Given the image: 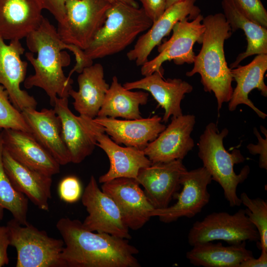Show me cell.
<instances>
[{
	"mask_svg": "<svg viewBox=\"0 0 267 267\" xmlns=\"http://www.w3.org/2000/svg\"><path fill=\"white\" fill-rule=\"evenodd\" d=\"M26 40L31 52H27L25 56L35 73L26 78L24 87L43 89L53 106L58 97L69 96L73 83L72 74L75 72L80 73L85 67L91 65L93 61L86 57L82 49L64 43L57 29L44 17Z\"/></svg>",
	"mask_w": 267,
	"mask_h": 267,
	"instance_id": "obj_1",
	"label": "cell"
},
{
	"mask_svg": "<svg viewBox=\"0 0 267 267\" xmlns=\"http://www.w3.org/2000/svg\"><path fill=\"white\" fill-rule=\"evenodd\" d=\"M64 247L65 267H139L138 249L127 239L94 232L78 220L60 219L56 224Z\"/></svg>",
	"mask_w": 267,
	"mask_h": 267,
	"instance_id": "obj_2",
	"label": "cell"
},
{
	"mask_svg": "<svg viewBox=\"0 0 267 267\" xmlns=\"http://www.w3.org/2000/svg\"><path fill=\"white\" fill-rule=\"evenodd\" d=\"M205 26L202 47L194 60V66L186 76L196 73L206 92H213L217 99L218 110L231 98L233 81L231 69L228 67L224 51V41L232 34L231 28L223 13L210 14L203 17Z\"/></svg>",
	"mask_w": 267,
	"mask_h": 267,
	"instance_id": "obj_3",
	"label": "cell"
},
{
	"mask_svg": "<svg viewBox=\"0 0 267 267\" xmlns=\"http://www.w3.org/2000/svg\"><path fill=\"white\" fill-rule=\"evenodd\" d=\"M228 134L227 129L219 132L215 123H209L200 136L198 155L212 180L222 187L229 206H240L241 201L237 196V188L247 178L250 169L246 165L239 174L234 172V165L243 162L245 158L239 149H235L231 153L225 149L223 140Z\"/></svg>",
	"mask_w": 267,
	"mask_h": 267,
	"instance_id": "obj_4",
	"label": "cell"
},
{
	"mask_svg": "<svg viewBox=\"0 0 267 267\" xmlns=\"http://www.w3.org/2000/svg\"><path fill=\"white\" fill-rule=\"evenodd\" d=\"M152 23L142 8L122 3L112 4L107 11L103 25L84 50L85 54L93 61L118 53Z\"/></svg>",
	"mask_w": 267,
	"mask_h": 267,
	"instance_id": "obj_5",
	"label": "cell"
},
{
	"mask_svg": "<svg viewBox=\"0 0 267 267\" xmlns=\"http://www.w3.org/2000/svg\"><path fill=\"white\" fill-rule=\"evenodd\" d=\"M6 226L10 245L17 252L16 267H65L63 240L51 237L30 223L22 225L14 219Z\"/></svg>",
	"mask_w": 267,
	"mask_h": 267,
	"instance_id": "obj_6",
	"label": "cell"
},
{
	"mask_svg": "<svg viewBox=\"0 0 267 267\" xmlns=\"http://www.w3.org/2000/svg\"><path fill=\"white\" fill-rule=\"evenodd\" d=\"M111 5L103 0H67L65 18L56 29L61 40L87 49L103 25Z\"/></svg>",
	"mask_w": 267,
	"mask_h": 267,
	"instance_id": "obj_7",
	"label": "cell"
},
{
	"mask_svg": "<svg viewBox=\"0 0 267 267\" xmlns=\"http://www.w3.org/2000/svg\"><path fill=\"white\" fill-rule=\"evenodd\" d=\"M258 231L240 209L233 214L225 212H213L202 220L194 222L188 234L190 245L214 240H222L229 244L243 241H259Z\"/></svg>",
	"mask_w": 267,
	"mask_h": 267,
	"instance_id": "obj_8",
	"label": "cell"
},
{
	"mask_svg": "<svg viewBox=\"0 0 267 267\" xmlns=\"http://www.w3.org/2000/svg\"><path fill=\"white\" fill-rule=\"evenodd\" d=\"M203 19L200 14L192 21L185 19L178 22L172 29L171 37L158 45V55L141 66V75L146 76L155 71L164 72L162 64L167 61L173 60L177 65L193 63L195 57L193 45L195 43L202 44L205 31Z\"/></svg>",
	"mask_w": 267,
	"mask_h": 267,
	"instance_id": "obj_9",
	"label": "cell"
},
{
	"mask_svg": "<svg viewBox=\"0 0 267 267\" xmlns=\"http://www.w3.org/2000/svg\"><path fill=\"white\" fill-rule=\"evenodd\" d=\"M212 180L211 175L203 167L186 170L181 178L182 190L175 197L177 202L164 209H154L151 217H158L165 223L175 222L182 217L193 218L209 202L210 194L207 187Z\"/></svg>",
	"mask_w": 267,
	"mask_h": 267,
	"instance_id": "obj_10",
	"label": "cell"
},
{
	"mask_svg": "<svg viewBox=\"0 0 267 267\" xmlns=\"http://www.w3.org/2000/svg\"><path fill=\"white\" fill-rule=\"evenodd\" d=\"M88 215L82 222L87 229L129 239V228L124 222L114 201L98 186L91 176L82 195Z\"/></svg>",
	"mask_w": 267,
	"mask_h": 267,
	"instance_id": "obj_11",
	"label": "cell"
},
{
	"mask_svg": "<svg viewBox=\"0 0 267 267\" xmlns=\"http://www.w3.org/2000/svg\"><path fill=\"white\" fill-rule=\"evenodd\" d=\"M53 107L61 121L63 138L71 162L80 163L93 151L96 135L103 128L94 119L74 115L69 108L68 98L58 97Z\"/></svg>",
	"mask_w": 267,
	"mask_h": 267,
	"instance_id": "obj_12",
	"label": "cell"
},
{
	"mask_svg": "<svg viewBox=\"0 0 267 267\" xmlns=\"http://www.w3.org/2000/svg\"><path fill=\"white\" fill-rule=\"evenodd\" d=\"M186 170L181 160L152 163L141 169L135 179L154 208L164 209L180 189L181 178Z\"/></svg>",
	"mask_w": 267,
	"mask_h": 267,
	"instance_id": "obj_13",
	"label": "cell"
},
{
	"mask_svg": "<svg viewBox=\"0 0 267 267\" xmlns=\"http://www.w3.org/2000/svg\"><path fill=\"white\" fill-rule=\"evenodd\" d=\"M195 124L193 115L172 117L171 122L143 150L152 163L181 160L194 146L191 134Z\"/></svg>",
	"mask_w": 267,
	"mask_h": 267,
	"instance_id": "obj_14",
	"label": "cell"
},
{
	"mask_svg": "<svg viewBox=\"0 0 267 267\" xmlns=\"http://www.w3.org/2000/svg\"><path fill=\"white\" fill-rule=\"evenodd\" d=\"M101 190L114 201L129 229L141 228L151 218L154 208L135 179L115 178L103 183Z\"/></svg>",
	"mask_w": 267,
	"mask_h": 267,
	"instance_id": "obj_15",
	"label": "cell"
},
{
	"mask_svg": "<svg viewBox=\"0 0 267 267\" xmlns=\"http://www.w3.org/2000/svg\"><path fill=\"white\" fill-rule=\"evenodd\" d=\"M196 0H184L166 8L145 33L138 38L134 47L127 52L128 59L134 61L137 66H141L148 61L152 50L170 34L178 22L185 19L193 20L200 14V8L195 4Z\"/></svg>",
	"mask_w": 267,
	"mask_h": 267,
	"instance_id": "obj_16",
	"label": "cell"
},
{
	"mask_svg": "<svg viewBox=\"0 0 267 267\" xmlns=\"http://www.w3.org/2000/svg\"><path fill=\"white\" fill-rule=\"evenodd\" d=\"M0 36V85L8 93L10 101L19 111L36 109L37 102L26 91L20 88L24 82L28 63L21 59L25 48L20 41L12 40L6 44Z\"/></svg>",
	"mask_w": 267,
	"mask_h": 267,
	"instance_id": "obj_17",
	"label": "cell"
},
{
	"mask_svg": "<svg viewBox=\"0 0 267 267\" xmlns=\"http://www.w3.org/2000/svg\"><path fill=\"white\" fill-rule=\"evenodd\" d=\"M2 130L0 134L3 148L15 160L49 176L60 172V165L31 133L10 129Z\"/></svg>",
	"mask_w": 267,
	"mask_h": 267,
	"instance_id": "obj_18",
	"label": "cell"
},
{
	"mask_svg": "<svg viewBox=\"0 0 267 267\" xmlns=\"http://www.w3.org/2000/svg\"><path fill=\"white\" fill-rule=\"evenodd\" d=\"M163 73L155 71L140 80L126 82L123 86L129 90L139 89L149 92L158 105L164 109L162 122L167 123L171 116L176 118L183 115L181 100L186 93L192 91L193 87L181 79L165 80Z\"/></svg>",
	"mask_w": 267,
	"mask_h": 267,
	"instance_id": "obj_19",
	"label": "cell"
},
{
	"mask_svg": "<svg viewBox=\"0 0 267 267\" xmlns=\"http://www.w3.org/2000/svg\"><path fill=\"white\" fill-rule=\"evenodd\" d=\"M94 121L116 143L143 150L166 128L158 115L147 118L121 120L96 117Z\"/></svg>",
	"mask_w": 267,
	"mask_h": 267,
	"instance_id": "obj_20",
	"label": "cell"
},
{
	"mask_svg": "<svg viewBox=\"0 0 267 267\" xmlns=\"http://www.w3.org/2000/svg\"><path fill=\"white\" fill-rule=\"evenodd\" d=\"M43 9L38 0H0V36L10 41L26 38L40 25Z\"/></svg>",
	"mask_w": 267,
	"mask_h": 267,
	"instance_id": "obj_21",
	"label": "cell"
},
{
	"mask_svg": "<svg viewBox=\"0 0 267 267\" xmlns=\"http://www.w3.org/2000/svg\"><path fill=\"white\" fill-rule=\"evenodd\" d=\"M31 134L61 165L71 162L64 141L60 120L53 109L40 111L28 108L22 111Z\"/></svg>",
	"mask_w": 267,
	"mask_h": 267,
	"instance_id": "obj_22",
	"label": "cell"
},
{
	"mask_svg": "<svg viewBox=\"0 0 267 267\" xmlns=\"http://www.w3.org/2000/svg\"><path fill=\"white\" fill-rule=\"evenodd\" d=\"M2 158L4 171L15 189L40 209L48 211L52 177L20 163L3 148Z\"/></svg>",
	"mask_w": 267,
	"mask_h": 267,
	"instance_id": "obj_23",
	"label": "cell"
},
{
	"mask_svg": "<svg viewBox=\"0 0 267 267\" xmlns=\"http://www.w3.org/2000/svg\"><path fill=\"white\" fill-rule=\"evenodd\" d=\"M96 139V145L105 152L110 162L108 171L99 178L100 183L119 178L136 179L141 169L152 164L143 150L119 145L104 132L103 129L97 133Z\"/></svg>",
	"mask_w": 267,
	"mask_h": 267,
	"instance_id": "obj_24",
	"label": "cell"
},
{
	"mask_svg": "<svg viewBox=\"0 0 267 267\" xmlns=\"http://www.w3.org/2000/svg\"><path fill=\"white\" fill-rule=\"evenodd\" d=\"M267 70V54H258L249 64L238 65L231 69L232 78L236 82L228 103V110L234 111L240 104H245L254 110L262 119L267 115L256 107L249 98V94L255 89L261 94L267 96V87L264 82V75Z\"/></svg>",
	"mask_w": 267,
	"mask_h": 267,
	"instance_id": "obj_25",
	"label": "cell"
},
{
	"mask_svg": "<svg viewBox=\"0 0 267 267\" xmlns=\"http://www.w3.org/2000/svg\"><path fill=\"white\" fill-rule=\"evenodd\" d=\"M78 91L71 89L75 110L80 115L94 119L103 102L109 85L104 78V69L100 63L85 67L77 78Z\"/></svg>",
	"mask_w": 267,
	"mask_h": 267,
	"instance_id": "obj_26",
	"label": "cell"
},
{
	"mask_svg": "<svg viewBox=\"0 0 267 267\" xmlns=\"http://www.w3.org/2000/svg\"><path fill=\"white\" fill-rule=\"evenodd\" d=\"M186 253V258L194 266L204 267H239L245 260L253 257L246 248V241L223 246L221 242L199 243Z\"/></svg>",
	"mask_w": 267,
	"mask_h": 267,
	"instance_id": "obj_27",
	"label": "cell"
},
{
	"mask_svg": "<svg viewBox=\"0 0 267 267\" xmlns=\"http://www.w3.org/2000/svg\"><path fill=\"white\" fill-rule=\"evenodd\" d=\"M148 95L146 92L126 89L114 76L97 117L140 119L139 106L147 103Z\"/></svg>",
	"mask_w": 267,
	"mask_h": 267,
	"instance_id": "obj_28",
	"label": "cell"
},
{
	"mask_svg": "<svg viewBox=\"0 0 267 267\" xmlns=\"http://www.w3.org/2000/svg\"><path fill=\"white\" fill-rule=\"evenodd\" d=\"M222 6L226 21L232 32L240 29L246 36L247 47L246 51L239 54L230 69L236 67L248 56L267 54V29L253 22L245 16L235 6L233 0H222Z\"/></svg>",
	"mask_w": 267,
	"mask_h": 267,
	"instance_id": "obj_29",
	"label": "cell"
},
{
	"mask_svg": "<svg viewBox=\"0 0 267 267\" xmlns=\"http://www.w3.org/2000/svg\"><path fill=\"white\" fill-rule=\"evenodd\" d=\"M3 145L0 134V208L9 211L13 219L26 225L28 199L12 185L4 171L2 163Z\"/></svg>",
	"mask_w": 267,
	"mask_h": 267,
	"instance_id": "obj_30",
	"label": "cell"
},
{
	"mask_svg": "<svg viewBox=\"0 0 267 267\" xmlns=\"http://www.w3.org/2000/svg\"><path fill=\"white\" fill-rule=\"evenodd\" d=\"M239 198L246 207V215L258 231L260 239L257 245L261 250L267 251V201L259 197L251 198L245 192L241 193Z\"/></svg>",
	"mask_w": 267,
	"mask_h": 267,
	"instance_id": "obj_31",
	"label": "cell"
},
{
	"mask_svg": "<svg viewBox=\"0 0 267 267\" xmlns=\"http://www.w3.org/2000/svg\"><path fill=\"white\" fill-rule=\"evenodd\" d=\"M0 129L20 130L31 133L22 112L13 105L8 92L0 85Z\"/></svg>",
	"mask_w": 267,
	"mask_h": 267,
	"instance_id": "obj_32",
	"label": "cell"
},
{
	"mask_svg": "<svg viewBox=\"0 0 267 267\" xmlns=\"http://www.w3.org/2000/svg\"><path fill=\"white\" fill-rule=\"evenodd\" d=\"M245 16L262 27L267 28V11L261 0H233Z\"/></svg>",
	"mask_w": 267,
	"mask_h": 267,
	"instance_id": "obj_33",
	"label": "cell"
},
{
	"mask_svg": "<svg viewBox=\"0 0 267 267\" xmlns=\"http://www.w3.org/2000/svg\"><path fill=\"white\" fill-rule=\"evenodd\" d=\"M58 192L60 198L64 202L68 203L76 202L83 194L81 183L75 176L66 177L59 182Z\"/></svg>",
	"mask_w": 267,
	"mask_h": 267,
	"instance_id": "obj_34",
	"label": "cell"
},
{
	"mask_svg": "<svg viewBox=\"0 0 267 267\" xmlns=\"http://www.w3.org/2000/svg\"><path fill=\"white\" fill-rule=\"evenodd\" d=\"M254 133L258 139L257 144H249L247 148L249 152L252 155L259 154V167L260 168L267 169V136L263 138L258 131L255 128Z\"/></svg>",
	"mask_w": 267,
	"mask_h": 267,
	"instance_id": "obj_35",
	"label": "cell"
},
{
	"mask_svg": "<svg viewBox=\"0 0 267 267\" xmlns=\"http://www.w3.org/2000/svg\"><path fill=\"white\" fill-rule=\"evenodd\" d=\"M142 5L147 16L154 22L166 10L165 0H137Z\"/></svg>",
	"mask_w": 267,
	"mask_h": 267,
	"instance_id": "obj_36",
	"label": "cell"
},
{
	"mask_svg": "<svg viewBox=\"0 0 267 267\" xmlns=\"http://www.w3.org/2000/svg\"><path fill=\"white\" fill-rule=\"evenodd\" d=\"M67 0H38L43 9L47 10L58 22L61 23L66 15L65 3Z\"/></svg>",
	"mask_w": 267,
	"mask_h": 267,
	"instance_id": "obj_37",
	"label": "cell"
},
{
	"mask_svg": "<svg viewBox=\"0 0 267 267\" xmlns=\"http://www.w3.org/2000/svg\"><path fill=\"white\" fill-rule=\"evenodd\" d=\"M9 245L10 240L8 228L6 225H0V267L6 265L9 263L7 250Z\"/></svg>",
	"mask_w": 267,
	"mask_h": 267,
	"instance_id": "obj_38",
	"label": "cell"
},
{
	"mask_svg": "<svg viewBox=\"0 0 267 267\" xmlns=\"http://www.w3.org/2000/svg\"><path fill=\"white\" fill-rule=\"evenodd\" d=\"M267 266V251L261 250L260 257L256 259L254 257L242 262L239 267H266Z\"/></svg>",
	"mask_w": 267,
	"mask_h": 267,
	"instance_id": "obj_39",
	"label": "cell"
},
{
	"mask_svg": "<svg viewBox=\"0 0 267 267\" xmlns=\"http://www.w3.org/2000/svg\"><path fill=\"white\" fill-rule=\"evenodd\" d=\"M105 1L112 5L118 3H122L133 6L135 7H139L138 3L135 0H103Z\"/></svg>",
	"mask_w": 267,
	"mask_h": 267,
	"instance_id": "obj_40",
	"label": "cell"
},
{
	"mask_svg": "<svg viewBox=\"0 0 267 267\" xmlns=\"http://www.w3.org/2000/svg\"><path fill=\"white\" fill-rule=\"evenodd\" d=\"M184 0H165L166 1V9L171 6V5L178 2L184 1Z\"/></svg>",
	"mask_w": 267,
	"mask_h": 267,
	"instance_id": "obj_41",
	"label": "cell"
},
{
	"mask_svg": "<svg viewBox=\"0 0 267 267\" xmlns=\"http://www.w3.org/2000/svg\"><path fill=\"white\" fill-rule=\"evenodd\" d=\"M3 209L0 208V222L2 219L3 216Z\"/></svg>",
	"mask_w": 267,
	"mask_h": 267,
	"instance_id": "obj_42",
	"label": "cell"
}]
</instances>
